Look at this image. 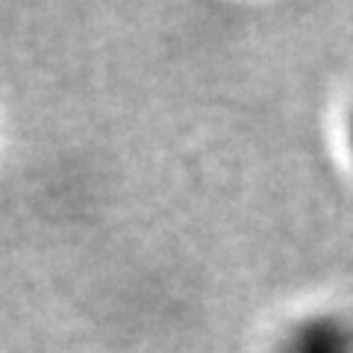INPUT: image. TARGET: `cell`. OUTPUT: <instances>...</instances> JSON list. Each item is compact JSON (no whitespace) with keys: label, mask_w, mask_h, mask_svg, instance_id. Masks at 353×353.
<instances>
[{"label":"cell","mask_w":353,"mask_h":353,"mask_svg":"<svg viewBox=\"0 0 353 353\" xmlns=\"http://www.w3.org/2000/svg\"><path fill=\"white\" fill-rule=\"evenodd\" d=\"M280 353H347V330L336 318H312L285 336Z\"/></svg>","instance_id":"1"}]
</instances>
